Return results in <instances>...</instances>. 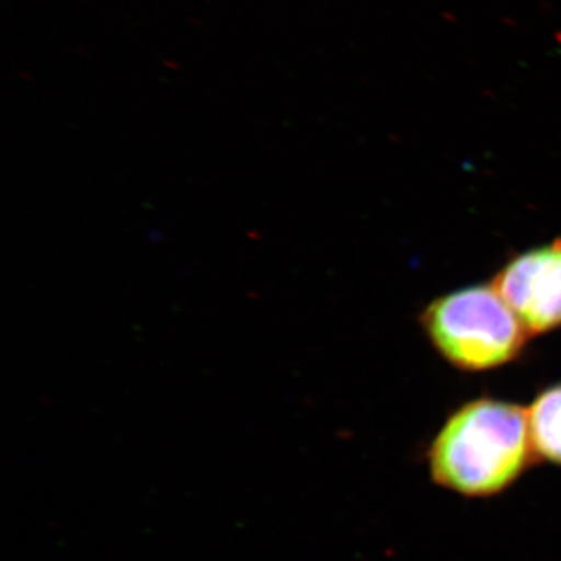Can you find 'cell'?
<instances>
[{
  "label": "cell",
  "mask_w": 561,
  "mask_h": 561,
  "mask_svg": "<svg viewBox=\"0 0 561 561\" xmlns=\"http://www.w3.org/2000/svg\"><path fill=\"white\" fill-rule=\"evenodd\" d=\"M435 485L470 500L504 493L531 461L526 409L496 398H478L446 419L427 449Z\"/></svg>",
  "instance_id": "1"
},
{
  "label": "cell",
  "mask_w": 561,
  "mask_h": 561,
  "mask_svg": "<svg viewBox=\"0 0 561 561\" xmlns=\"http://www.w3.org/2000/svg\"><path fill=\"white\" fill-rule=\"evenodd\" d=\"M526 415L535 459L561 467V382L541 390Z\"/></svg>",
  "instance_id": "4"
},
{
  "label": "cell",
  "mask_w": 561,
  "mask_h": 561,
  "mask_svg": "<svg viewBox=\"0 0 561 561\" xmlns=\"http://www.w3.org/2000/svg\"><path fill=\"white\" fill-rule=\"evenodd\" d=\"M500 291L531 335L561 328V238L516 254L494 275Z\"/></svg>",
  "instance_id": "3"
},
{
  "label": "cell",
  "mask_w": 561,
  "mask_h": 561,
  "mask_svg": "<svg viewBox=\"0 0 561 561\" xmlns=\"http://www.w3.org/2000/svg\"><path fill=\"white\" fill-rule=\"evenodd\" d=\"M421 327L443 359L470 373L496 370L518 359L530 337L493 284L430 302L421 313Z\"/></svg>",
  "instance_id": "2"
}]
</instances>
